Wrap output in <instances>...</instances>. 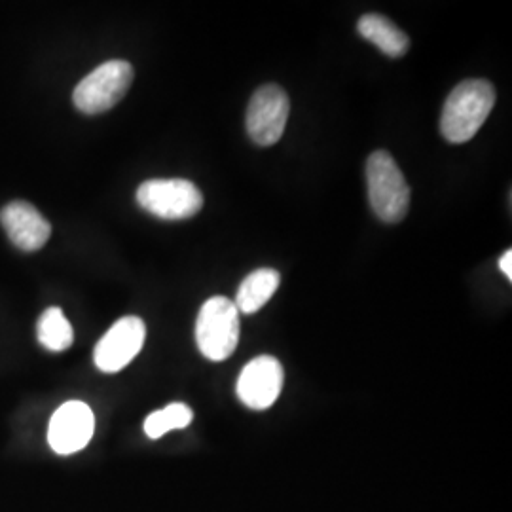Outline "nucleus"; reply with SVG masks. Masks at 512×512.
I'll return each mask as SVG.
<instances>
[{
    "label": "nucleus",
    "instance_id": "1",
    "mask_svg": "<svg viewBox=\"0 0 512 512\" xmlns=\"http://www.w3.org/2000/svg\"><path fill=\"white\" fill-rule=\"evenodd\" d=\"M494 105L495 90L488 80L461 82L444 103L440 116L442 137L454 145L471 141L488 120Z\"/></svg>",
    "mask_w": 512,
    "mask_h": 512
},
{
    "label": "nucleus",
    "instance_id": "2",
    "mask_svg": "<svg viewBox=\"0 0 512 512\" xmlns=\"http://www.w3.org/2000/svg\"><path fill=\"white\" fill-rule=\"evenodd\" d=\"M366 184L368 200L378 219L397 224L406 217L410 207V186L389 152L376 150L366 160Z\"/></svg>",
    "mask_w": 512,
    "mask_h": 512
},
{
    "label": "nucleus",
    "instance_id": "3",
    "mask_svg": "<svg viewBox=\"0 0 512 512\" xmlns=\"http://www.w3.org/2000/svg\"><path fill=\"white\" fill-rule=\"evenodd\" d=\"M196 344L205 359L226 361L239 344V311L226 296L209 298L196 321Z\"/></svg>",
    "mask_w": 512,
    "mask_h": 512
},
{
    "label": "nucleus",
    "instance_id": "4",
    "mask_svg": "<svg viewBox=\"0 0 512 512\" xmlns=\"http://www.w3.org/2000/svg\"><path fill=\"white\" fill-rule=\"evenodd\" d=\"M133 82V67L114 59L88 74L73 93L74 107L84 114H99L122 101Z\"/></svg>",
    "mask_w": 512,
    "mask_h": 512
},
{
    "label": "nucleus",
    "instance_id": "5",
    "mask_svg": "<svg viewBox=\"0 0 512 512\" xmlns=\"http://www.w3.org/2000/svg\"><path fill=\"white\" fill-rule=\"evenodd\" d=\"M137 202L154 217L183 220L202 211L203 194L186 179H152L139 186Z\"/></svg>",
    "mask_w": 512,
    "mask_h": 512
},
{
    "label": "nucleus",
    "instance_id": "6",
    "mask_svg": "<svg viewBox=\"0 0 512 512\" xmlns=\"http://www.w3.org/2000/svg\"><path fill=\"white\" fill-rule=\"evenodd\" d=\"M291 112L289 95L275 84H266L256 90L247 109V131L260 147L275 145L287 128Z\"/></svg>",
    "mask_w": 512,
    "mask_h": 512
},
{
    "label": "nucleus",
    "instance_id": "7",
    "mask_svg": "<svg viewBox=\"0 0 512 512\" xmlns=\"http://www.w3.org/2000/svg\"><path fill=\"white\" fill-rule=\"evenodd\" d=\"M147 327L143 319L128 315L116 321L109 332L99 340L93 351V361L101 372H120L139 355L145 346Z\"/></svg>",
    "mask_w": 512,
    "mask_h": 512
},
{
    "label": "nucleus",
    "instance_id": "8",
    "mask_svg": "<svg viewBox=\"0 0 512 512\" xmlns=\"http://www.w3.org/2000/svg\"><path fill=\"white\" fill-rule=\"evenodd\" d=\"M93 433L95 416L92 408L82 401H69L55 410L48 427V442L55 454L71 456L90 444Z\"/></svg>",
    "mask_w": 512,
    "mask_h": 512
},
{
    "label": "nucleus",
    "instance_id": "9",
    "mask_svg": "<svg viewBox=\"0 0 512 512\" xmlns=\"http://www.w3.org/2000/svg\"><path fill=\"white\" fill-rule=\"evenodd\" d=\"M283 382V365L275 357H255L239 374L236 387L239 401L251 410H268L279 399Z\"/></svg>",
    "mask_w": 512,
    "mask_h": 512
},
{
    "label": "nucleus",
    "instance_id": "10",
    "mask_svg": "<svg viewBox=\"0 0 512 512\" xmlns=\"http://www.w3.org/2000/svg\"><path fill=\"white\" fill-rule=\"evenodd\" d=\"M0 222L10 241L27 253L44 247L52 234L50 222L31 203H8L0 213Z\"/></svg>",
    "mask_w": 512,
    "mask_h": 512
},
{
    "label": "nucleus",
    "instance_id": "11",
    "mask_svg": "<svg viewBox=\"0 0 512 512\" xmlns=\"http://www.w3.org/2000/svg\"><path fill=\"white\" fill-rule=\"evenodd\" d=\"M359 35L376 44L389 57H403L410 48V38L391 19L380 14H366L357 23Z\"/></svg>",
    "mask_w": 512,
    "mask_h": 512
},
{
    "label": "nucleus",
    "instance_id": "12",
    "mask_svg": "<svg viewBox=\"0 0 512 512\" xmlns=\"http://www.w3.org/2000/svg\"><path fill=\"white\" fill-rule=\"evenodd\" d=\"M281 275L274 268H260L253 274L247 275L239 285L238 296H236V308L239 313H256L262 310L279 289Z\"/></svg>",
    "mask_w": 512,
    "mask_h": 512
},
{
    "label": "nucleus",
    "instance_id": "13",
    "mask_svg": "<svg viewBox=\"0 0 512 512\" xmlns=\"http://www.w3.org/2000/svg\"><path fill=\"white\" fill-rule=\"evenodd\" d=\"M37 334L38 342L54 353L65 351L73 346V327L59 308H50L40 315Z\"/></svg>",
    "mask_w": 512,
    "mask_h": 512
},
{
    "label": "nucleus",
    "instance_id": "14",
    "mask_svg": "<svg viewBox=\"0 0 512 512\" xmlns=\"http://www.w3.org/2000/svg\"><path fill=\"white\" fill-rule=\"evenodd\" d=\"M194 420V412L188 404H167L162 410H156L145 420V433L148 439H162L169 431L184 429Z\"/></svg>",
    "mask_w": 512,
    "mask_h": 512
},
{
    "label": "nucleus",
    "instance_id": "15",
    "mask_svg": "<svg viewBox=\"0 0 512 512\" xmlns=\"http://www.w3.org/2000/svg\"><path fill=\"white\" fill-rule=\"evenodd\" d=\"M512 253L511 251H507L505 255L501 256V260H499V270L503 272V274L507 275L509 279H512Z\"/></svg>",
    "mask_w": 512,
    "mask_h": 512
}]
</instances>
